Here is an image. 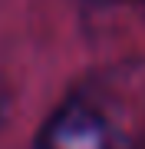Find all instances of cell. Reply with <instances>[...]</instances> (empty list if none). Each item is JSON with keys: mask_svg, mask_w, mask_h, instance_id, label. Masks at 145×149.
Wrapping results in <instances>:
<instances>
[{"mask_svg": "<svg viewBox=\"0 0 145 149\" xmlns=\"http://www.w3.org/2000/svg\"><path fill=\"white\" fill-rule=\"evenodd\" d=\"M125 126L86 93H73L46 116L36 133V149H129Z\"/></svg>", "mask_w": 145, "mask_h": 149, "instance_id": "cell-1", "label": "cell"}, {"mask_svg": "<svg viewBox=\"0 0 145 149\" xmlns=\"http://www.w3.org/2000/svg\"><path fill=\"white\" fill-rule=\"evenodd\" d=\"M0 119H3V96H0Z\"/></svg>", "mask_w": 145, "mask_h": 149, "instance_id": "cell-2", "label": "cell"}]
</instances>
